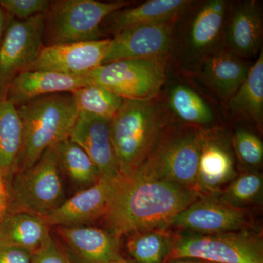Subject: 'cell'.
<instances>
[{"label": "cell", "instance_id": "obj_25", "mask_svg": "<svg viewBox=\"0 0 263 263\" xmlns=\"http://www.w3.org/2000/svg\"><path fill=\"white\" fill-rule=\"evenodd\" d=\"M60 167L76 184L87 188L100 179V173L84 149L70 138L56 145Z\"/></svg>", "mask_w": 263, "mask_h": 263}, {"label": "cell", "instance_id": "obj_18", "mask_svg": "<svg viewBox=\"0 0 263 263\" xmlns=\"http://www.w3.org/2000/svg\"><path fill=\"white\" fill-rule=\"evenodd\" d=\"M260 10L254 1L242 3L235 8L226 32L230 51L241 57H252L258 52L262 37Z\"/></svg>", "mask_w": 263, "mask_h": 263}, {"label": "cell", "instance_id": "obj_30", "mask_svg": "<svg viewBox=\"0 0 263 263\" xmlns=\"http://www.w3.org/2000/svg\"><path fill=\"white\" fill-rule=\"evenodd\" d=\"M233 151L247 171H257L263 161V143L260 138L247 129H238L232 140Z\"/></svg>", "mask_w": 263, "mask_h": 263}, {"label": "cell", "instance_id": "obj_7", "mask_svg": "<svg viewBox=\"0 0 263 263\" xmlns=\"http://www.w3.org/2000/svg\"><path fill=\"white\" fill-rule=\"evenodd\" d=\"M165 57L129 59L102 65L86 75L98 85L123 99L152 100L166 78Z\"/></svg>", "mask_w": 263, "mask_h": 263}, {"label": "cell", "instance_id": "obj_1", "mask_svg": "<svg viewBox=\"0 0 263 263\" xmlns=\"http://www.w3.org/2000/svg\"><path fill=\"white\" fill-rule=\"evenodd\" d=\"M200 198L195 190L134 173L117 180L105 215L107 230L120 238L151 229H167L175 216Z\"/></svg>", "mask_w": 263, "mask_h": 263}, {"label": "cell", "instance_id": "obj_9", "mask_svg": "<svg viewBox=\"0 0 263 263\" xmlns=\"http://www.w3.org/2000/svg\"><path fill=\"white\" fill-rule=\"evenodd\" d=\"M45 14L26 20L11 19L0 43V98H4L13 79L28 70L43 47Z\"/></svg>", "mask_w": 263, "mask_h": 263}, {"label": "cell", "instance_id": "obj_33", "mask_svg": "<svg viewBox=\"0 0 263 263\" xmlns=\"http://www.w3.org/2000/svg\"><path fill=\"white\" fill-rule=\"evenodd\" d=\"M33 254L27 249L0 243V263H32Z\"/></svg>", "mask_w": 263, "mask_h": 263}, {"label": "cell", "instance_id": "obj_22", "mask_svg": "<svg viewBox=\"0 0 263 263\" xmlns=\"http://www.w3.org/2000/svg\"><path fill=\"white\" fill-rule=\"evenodd\" d=\"M24 134L22 119L15 104L0 98V171L13 172L20 163Z\"/></svg>", "mask_w": 263, "mask_h": 263}, {"label": "cell", "instance_id": "obj_21", "mask_svg": "<svg viewBox=\"0 0 263 263\" xmlns=\"http://www.w3.org/2000/svg\"><path fill=\"white\" fill-rule=\"evenodd\" d=\"M249 67L233 53L221 51L205 62L202 75L218 95L230 100L245 80Z\"/></svg>", "mask_w": 263, "mask_h": 263}, {"label": "cell", "instance_id": "obj_29", "mask_svg": "<svg viewBox=\"0 0 263 263\" xmlns=\"http://www.w3.org/2000/svg\"><path fill=\"white\" fill-rule=\"evenodd\" d=\"M262 193V175L247 171L233 180L216 198L230 206L243 209L259 202Z\"/></svg>", "mask_w": 263, "mask_h": 263}, {"label": "cell", "instance_id": "obj_6", "mask_svg": "<svg viewBox=\"0 0 263 263\" xmlns=\"http://www.w3.org/2000/svg\"><path fill=\"white\" fill-rule=\"evenodd\" d=\"M129 5L126 2L102 3L95 0L52 2L46 16L50 44L85 42L103 39V21Z\"/></svg>", "mask_w": 263, "mask_h": 263}, {"label": "cell", "instance_id": "obj_36", "mask_svg": "<svg viewBox=\"0 0 263 263\" xmlns=\"http://www.w3.org/2000/svg\"><path fill=\"white\" fill-rule=\"evenodd\" d=\"M166 263H212L193 258H178L171 259Z\"/></svg>", "mask_w": 263, "mask_h": 263}, {"label": "cell", "instance_id": "obj_31", "mask_svg": "<svg viewBox=\"0 0 263 263\" xmlns=\"http://www.w3.org/2000/svg\"><path fill=\"white\" fill-rule=\"evenodd\" d=\"M51 3V1L48 0H0V5L3 10L9 12L18 20L46 14Z\"/></svg>", "mask_w": 263, "mask_h": 263}, {"label": "cell", "instance_id": "obj_13", "mask_svg": "<svg viewBox=\"0 0 263 263\" xmlns=\"http://www.w3.org/2000/svg\"><path fill=\"white\" fill-rule=\"evenodd\" d=\"M110 121L80 112L69 138L89 156L100 179L115 181L121 174L110 134Z\"/></svg>", "mask_w": 263, "mask_h": 263}, {"label": "cell", "instance_id": "obj_37", "mask_svg": "<svg viewBox=\"0 0 263 263\" xmlns=\"http://www.w3.org/2000/svg\"><path fill=\"white\" fill-rule=\"evenodd\" d=\"M112 263H135V262H133V261L127 260V259L122 258V259H119V260L116 261V262H112Z\"/></svg>", "mask_w": 263, "mask_h": 263}, {"label": "cell", "instance_id": "obj_27", "mask_svg": "<svg viewBox=\"0 0 263 263\" xmlns=\"http://www.w3.org/2000/svg\"><path fill=\"white\" fill-rule=\"evenodd\" d=\"M72 94L79 113L112 120L122 106L124 99L95 84H89Z\"/></svg>", "mask_w": 263, "mask_h": 263}, {"label": "cell", "instance_id": "obj_16", "mask_svg": "<svg viewBox=\"0 0 263 263\" xmlns=\"http://www.w3.org/2000/svg\"><path fill=\"white\" fill-rule=\"evenodd\" d=\"M59 234L79 263H112L123 258L120 238L92 227H60Z\"/></svg>", "mask_w": 263, "mask_h": 263}, {"label": "cell", "instance_id": "obj_15", "mask_svg": "<svg viewBox=\"0 0 263 263\" xmlns=\"http://www.w3.org/2000/svg\"><path fill=\"white\" fill-rule=\"evenodd\" d=\"M117 180L99 179L95 184L83 189L47 216H43V220L49 227L79 226L105 216Z\"/></svg>", "mask_w": 263, "mask_h": 263}, {"label": "cell", "instance_id": "obj_14", "mask_svg": "<svg viewBox=\"0 0 263 263\" xmlns=\"http://www.w3.org/2000/svg\"><path fill=\"white\" fill-rule=\"evenodd\" d=\"M171 22L124 29L111 38L103 65L129 59L164 57L171 47Z\"/></svg>", "mask_w": 263, "mask_h": 263}, {"label": "cell", "instance_id": "obj_11", "mask_svg": "<svg viewBox=\"0 0 263 263\" xmlns=\"http://www.w3.org/2000/svg\"><path fill=\"white\" fill-rule=\"evenodd\" d=\"M110 42L111 38H103L43 46L27 70L51 71L74 76L86 75L103 65Z\"/></svg>", "mask_w": 263, "mask_h": 263}, {"label": "cell", "instance_id": "obj_10", "mask_svg": "<svg viewBox=\"0 0 263 263\" xmlns=\"http://www.w3.org/2000/svg\"><path fill=\"white\" fill-rule=\"evenodd\" d=\"M236 177L233 148L226 133L219 129L202 130L195 187L200 198L217 197Z\"/></svg>", "mask_w": 263, "mask_h": 263}, {"label": "cell", "instance_id": "obj_35", "mask_svg": "<svg viewBox=\"0 0 263 263\" xmlns=\"http://www.w3.org/2000/svg\"><path fill=\"white\" fill-rule=\"evenodd\" d=\"M7 24L8 23L6 22V16H5L4 10L0 5V43L3 40V35H4Z\"/></svg>", "mask_w": 263, "mask_h": 263}, {"label": "cell", "instance_id": "obj_26", "mask_svg": "<svg viewBox=\"0 0 263 263\" xmlns=\"http://www.w3.org/2000/svg\"><path fill=\"white\" fill-rule=\"evenodd\" d=\"M226 6L222 0H212L198 12L190 30V44L194 49H204L215 41L222 27Z\"/></svg>", "mask_w": 263, "mask_h": 263}, {"label": "cell", "instance_id": "obj_28", "mask_svg": "<svg viewBox=\"0 0 263 263\" xmlns=\"http://www.w3.org/2000/svg\"><path fill=\"white\" fill-rule=\"evenodd\" d=\"M169 105L183 122L205 125L214 120L209 105L200 95L187 86L178 85L173 88L170 92Z\"/></svg>", "mask_w": 263, "mask_h": 263}, {"label": "cell", "instance_id": "obj_12", "mask_svg": "<svg viewBox=\"0 0 263 263\" xmlns=\"http://www.w3.org/2000/svg\"><path fill=\"white\" fill-rule=\"evenodd\" d=\"M248 214L243 209L230 206L216 197H202L174 216L169 227L202 234L228 233L245 230Z\"/></svg>", "mask_w": 263, "mask_h": 263}, {"label": "cell", "instance_id": "obj_19", "mask_svg": "<svg viewBox=\"0 0 263 263\" xmlns=\"http://www.w3.org/2000/svg\"><path fill=\"white\" fill-rule=\"evenodd\" d=\"M193 3L190 0H150L130 9L119 10L109 15L114 34L146 24L171 22Z\"/></svg>", "mask_w": 263, "mask_h": 263}, {"label": "cell", "instance_id": "obj_5", "mask_svg": "<svg viewBox=\"0 0 263 263\" xmlns=\"http://www.w3.org/2000/svg\"><path fill=\"white\" fill-rule=\"evenodd\" d=\"M193 258L212 263H263L260 235L248 230L202 234L183 231L173 238L168 260Z\"/></svg>", "mask_w": 263, "mask_h": 263}, {"label": "cell", "instance_id": "obj_4", "mask_svg": "<svg viewBox=\"0 0 263 263\" xmlns=\"http://www.w3.org/2000/svg\"><path fill=\"white\" fill-rule=\"evenodd\" d=\"M201 131L185 128L161 133L148 158L136 172L195 190Z\"/></svg>", "mask_w": 263, "mask_h": 263}, {"label": "cell", "instance_id": "obj_23", "mask_svg": "<svg viewBox=\"0 0 263 263\" xmlns=\"http://www.w3.org/2000/svg\"><path fill=\"white\" fill-rule=\"evenodd\" d=\"M230 108L258 124L263 117V52L249 67L245 80L229 100Z\"/></svg>", "mask_w": 263, "mask_h": 263}, {"label": "cell", "instance_id": "obj_32", "mask_svg": "<svg viewBox=\"0 0 263 263\" xmlns=\"http://www.w3.org/2000/svg\"><path fill=\"white\" fill-rule=\"evenodd\" d=\"M32 263L72 262L49 235L33 254Z\"/></svg>", "mask_w": 263, "mask_h": 263}, {"label": "cell", "instance_id": "obj_2", "mask_svg": "<svg viewBox=\"0 0 263 263\" xmlns=\"http://www.w3.org/2000/svg\"><path fill=\"white\" fill-rule=\"evenodd\" d=\"M23 126L21 171L32 167L43 152L69 138L79 117L71 93L38 97L18 108Z\"/></svg>", "mask_w": 263, "mask_h": 263}, {"label": "cell", "instance_id": "obj_17", "mask_svg": "<svg viewBox=\"0 0 263 263\" xmlns=\"http://www.w3.org/2000/svg\"><path fill=\"white\" fill-rule=\"evenodd\" d=\"M89 84L86 76H69L44 70L24 71L12 81L8 90L9 98L7 99L15 105H22L38 97L72 93Z\"/></svg>", "mask_w": 263, "mask_h": 263}, {"label": "cell", "instance_id": "obj_24", "mask_svg": "<svg viewBox=\"0 0 263 263\" xmlns=\"http://www.w3.org/2000/svg\"><path fill=\"white\" fill-rule=\"evenodd\" d=\"M172 245L173 238L165 229H151L129 235L127 249L135 263H166Z\"/></svg>", "mask_w": 263, "mask_h": 263}, {"label": "cell", "instance_id": "obj_8", "mask_svg": "<svg viewBox=\"0 0 263 263\" xmlns=\"http://www.w3.org/2000/svg\"><path fill=\"white\" fill-rule=\"evenodd\" d=\"M56 145L43 152L32 167L19 171L13 183L15 210L47 216L64 202V187Z\"/></svg>", "mask_w": 263, "mask_h": 263}, {"label": "cell", "instance_id": "obj_20", "mask_svg": "<svg viewBox=\"0 0 263 263\" xmlns=\"http://www.w3.org/2000/svg\"><path fill=\"white\" fill-rule=\"evenodd\" d=\"M49 235V226L35 214L10 212L0 217V243L34 252Z\"/></svg>", "mask_w": 263, "mask_h": 263}, {"label": "cell", "instance_id": "obj_34", "mask_svg": "<svg viewBox=\"0 0 263 263\" xmlns=\"http://www.w3.org/2000/svg\"><path fill=\"white\" fill-rule=\"evenodd\" d=\"M9 199V192L5 183V175L0 171V217L7 212Z\"/></svg>", "mask_w": 263, "mask_h": 263}, {"label": "cell", "instance_id": "obj_38", "mask_svg": "<svg viewBox=\"0 0 263 263\" xmlns=\"http://www.w3.org/2000/svg\"></svg>", "mask_w": 263, "mask_h": 263}, {"label": "cell", "instance_id": "obj_3", "mask_svg": "<svg viewBox=\"0 0 263 263\" xmlns=\"http://www.w3.org/2000/svg\"><path fill=\"white\" fill-rule=\"evenodd\" d=\"M163 119L152 100L124 99L110 121V134L121 176L136 173L148 158L162 133Z\"/></svg>", "mask_w": 263, "mask_h": 263}]
</instances>
